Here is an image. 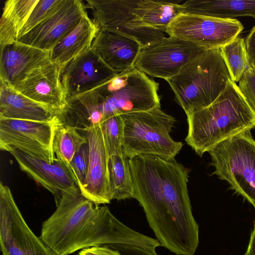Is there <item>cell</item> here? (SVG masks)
<instances>
[{"label":"cell","instance_id":"obj_3","mask_svg":"<svg viewBox=\"0 0 255 255\" xmlns=\"http://www.w3.org/2000/svg\"><path fill=\"white\" fill-rule=\"evenodd\" d=\"M187 122L185 141L202 157L222 141L255 128V113L230 80L213 103L187 115Z\"/></svg>","mask_w":255,"mask_h":255},{"label":"cell","instance_id":"obj_6","mask_svg":"<svg viewBox=\"0 0 255 255\" xmlns=\"http://www.w3.org/2000/svg\"><path fill=\"white\" fill-rule=\"evenodd\" d=\"M208 153L213 174L227 181L255 208V140L251 131L222 141Z\"/></svg>","mask_w":255,"mask_h":255},{"label":"cell","instance_id":"obj_36","mask_svg":"<svg viewBox=\"0 0 255 255\" xmlns=\"http://www.w3.org/2000/svg\"><path fill=\"white\" fill-rule=\"evenodd\" d=\"M244 255H246V254H244Z\"/></svg>","mask_w":255,"mask_h":255},{"label":"cell","instance_id":"obj_14","mask_svg":"<svg viewBox=\"0 0 255 255\" xmlns=\"http://www.w3.org/2000/svg\"><path fill=\"white\" fill-rule=\"evenodd\" d=\"M87 14L80 0H66L52 15L19 37L17 41L50 52L55 45Z\"/></svg>","mask_w":255,"mask_h":255},{"label":"cell","instance_id":"obj_20","mask_svg":"<svg viewBox=\"0 0 255 255\" xmlns=\"http://www.w3.org/2000/svg\"><path fill=\"white\" fill-rule=\"evenodd\" d=\"M59 112L35 101L0 80V117L39 122H52Z\"/></svg>","mask_w":255,"mask_h":255},{"label":"cell","instance_id":"obj_31","mask_svg":"<svg viewBox=\"0 0 255 255\" xmlns=\"http://www.w3.org/2000/svg\"><path fill=\"white\" fill-rule=\"evenodd\" d=\"M248 104L255 113V69L250 66L245 71L238 86Z\"/></svg>","mask_w":255,"mask_h":255},{"label":"cell","instance_id":"obj_34","mask_svg":"<svg viewBox=\"0 0 255 255\" xmlns=\"http://www.w3.org/2000/svg\"><path fill=\"white\" fill-rule=\"evenodd\" d=\"M247 57L250 66L255 69V25L245 39Z\"/></svg>","mask_w":255,"mask_h":255},{"label":"cell","instance_id":"obj_27","mask_svg":"<svg viewBox=\"0 0 255 255\" xmlns=\"http://www.w3.org/2000/svg\"><path fill=\"white\" fill-rule=\"evenodd\" d=\"M232 81L239 82L249 68L245 39L237 37L221 48Z\"/></svg>","mask_w":255,"mask_h":255},{"label":"cell","instance_id":"obj_9","mask_svg":"<svg viewBox=\"0 0 255 255\" xmlns=\"http://www.w3.org/2000/svg\"><path fill=\"white\" fill-rule=\"evenodd\" d=\"M58 118L52 122H39L0 117V149L11 148L53 163L56 157L53 140Z\"/></svg>","mask_w":255,"mask_h":255},{"label":"cell","instance_id":"obj_18","mask_svg":"<svg viewBox=\"0 0 255 255\" xmlns=\"http://www.w3.org/2000/svg\"><path fill=\"white\" fill-rule=\"evenodd\" d=\"M50 62V52L14 41L0 48V80L14 87Z\"/></svg>","mask_w":255,"mask_h":255},{"label":"cell","instance_id":"obj_5","mask_svg":"<svg viewBox=\"0 0 255 255\" xmlns=\"http://www.w3.org/2000/svg\"><path fill=\"white\" fill-rule=\"evenodd\" d=\"M124 124L123 153L128 159L141 155L175 159L183 146L170 136L176 121L161 106L122 115Z\"/></svg>","mask_w":255,"mask_h":255},{"label":"cell","instance_id":"obj_29","mask_svg":"<svg viewBox=\"0 0 255 255\" xmlns=\"http://www.w3.org/2000/svg\"><path fill=\"white\" fill-rule=\"evenodd\" d=\"M65 0H39L20 30L18 38L52 15L64 4Z\"/></svg>","mask_w":255,"mask_h":255},{"label":"cell","instance_id":"obj_7","mask_svg":"<svg viewBox=\"0 0 255 255\" xmlns=\"http://www.w3.org/2000/svg\"><path fill=\"white\" fill-rule=\"evenodd\" d=\"M159 84L134 67L116 75L96 88L104 121L118 115L145 111L160 106Z\"/></svg>","mask_w":255,"mask_h":255},{"label":"cell","instance_id":"obj_17","mask_svg":"<svg viewBox=\"0 0 255 255\" xmlns=\"http://www.w3.org/2000/svg\"><path fill=\"white\" fill-rule=\"evenodd\" d=\"M61 70L59 66L50 62L34 70L12 87L31 99L54 108L59 114L67 103Z\"/></svg>","mask_w":255,"mask_h":255},{"label":"cell","instance_id":"obj_15","mask_svg":"<svg viewBox=\"0 0 255 255\" xmlns=\"http://www.w3.org/2000/svg\"><path fill=\"white\" fill-rule=\"evenodd\" d=\"M116 75L91 49L65 66L61 77L67 100L98 87Z\"/></svg>","mask_w":255,"mask_h":255},{"label":"cell","instance_id":"obj_22","mask_svg":"<svg viewBox=\"0 0 255 255\" xmlns=\"http://www.w3.org/2000/svg\"><path fill=\"white\" fill-rule=\"evenodd\" d=\"M181 5L183 14L222 19L255 18V0H188Z\"/></svg>","mask_w":255,"mask_h":255},{"label":"cell","instance_id":"obj_28","mask_svg":"<svg viewBox=\"0 0 255 255\" xmlns=\"http://www.w3.org/2000/svg\"><path fill=\"white\" fill-rule=\"evenodd\" d=\"M101 124L110 156L123 154L124 124L122 115L110 117Z\"/></svg>","mask_w":255,"mask_h":255},{"label":"cell","instance_id":"obj_21","mask_svg":"<svg viewBox=\"0 0 255 255\" xmlns=\"http://www.w3.org/2000/svg\"><path fill=\"white\" fill-rule=\"evenodd\" d=\"M100 29L93 19L86 14L51 50V62L62 69L72 60L91 49Z\"/></svg>","mask_w":255,"mask_h":255},{"label":"cell","instance_id":"obj_16","mask_svg":"<svg viewBox=\"0 0 255 255\" xmlns=\"http://www.w3.org/2000/svg\"><path fill=\"white\" fill-rule=\"evenodd\" d=\"M8 152L14 157L20 170L50 192L55 201L60 198L63 191L79 188L69 169L56 158L53 163H49L19 149L11 148Z\"/></svg>","mask_w":255,"mask_h":255},{"label":"cell","instance_id":"obj_4","mask_svg":"<svg viewBox=\"0 0 255 255\" xmlns=\"http://www.w3.org/2000/svg\"><path fill=\"white\" fill-rule=\"evenodd\" d=\"M230 80L220 48L205 51L166 81L187 116L213 103Z\"/></svg>","mask_w":255,"mask_h":255},{"label":"cell","instance_id":"obj_30","mask_svg":"<svg viewBox=\"0 0 255 255\" xmlns=\"http://www.w3.org/2000/svg\"><path fill=\"white\" fill-rule=\"evenodd\" d=\"M89 163V148L87 142L77 151L70 164V171L79 187L86 178Z\"/></svg>","mask_w":255,"mask_h":255},{"label":"cell","instance_id":"obj_25","mask_svg":"<svg viewBox=\"0 0 255 255\" xmlns=\"http://www.w3.org/2000/svg\"><path fill=\"white\" fill-rule=\"evenodd\" d=\"M109 167L111 200L134 198V190L129 159L124 153L111 156Z\"/></svg>","mask_w":255,"mask_h":255},{"label":"cell","instance_id":"obj_10","mask_svg":"<svg viewBox=\"0 0 255 255\" xmlns=\"http://www.w3.org/2000/svg\"><path fill=\"white\" fill-rule=\"evenodd\" d=\"M243 29V25L235 18L181 13L168 25L165 33L211 50L221 48L237 37Z\"/></svg>","mask_w":255,"mask_h":255},{"label":"cell","instance_id":"obj_13","mask_svg":"<svg viewBox=\"0 0 255 255\" xmlns=\"http://www.w3.org/2000/svg\"><path fill=\"white\" fill-rule=\"evenodd\" d=\"M89 148V163L86 178L79 187L82 195L95 206L109 204L110 154L107 147L102 124L92 125L83 131Z\"/></svg>","mask_w":255,"mask_h":255},{"label":"cell","instance_id":"obj_32","mask_svg":"<svg viewBox=\"0 0 255 255\" xmlns=\"http://www.w3.org/2000/svg\"><path fill=\"white\" fill-rule=\"evenodd\" d=\"M118 251L122 255H158L155 247L139 246L128 244L108 245Z\"/></svg>","mask_w":255,"mask_h":255},{"label":"cell","instance_id":"obj_26","mask_svg":"<svg viewBox=\"0 0 255 255\" xmlns=\"http://www.w3.org/2000/svg\"><path fill=\"white\" fill-rule=\"evenodd\" d=\"M87 142L86 135L81 134L76 128L58 121L54 131L53 149L56 158L70 171V164L74 155Z\"/></svg>","mask_w":255,"mask_h":255},{"label":"cell","instance_id":"obj_2","mask_svg":"<svg viewBox=\"0 0 255 255\" xmlns=\"http://www.w3.org/2000/svg\"><path fill=\"white\" fill-rule=\"evenodd\" d=\"M56 210L43 223L41 239L58 255L94 246L128 244L158 247L160 243L127 227L106 206H95L80 188L63 191Z\"/></svg>","mask_w":255,"mask_h":255},{"label":"cell","instance_id":"obj_8","mask_svg":"<svg viewBox=\"0 0 255 255\" xmlns=\"http://www.w3.org/2000/svg\"><path fill=\"white\" fill-rule=\"evenodd\" d=\"M0 245L2 255H58L31 230L10 188L0 183Z\"/></svg>","mask_w":255,"mask_h":255},{"label":"cell","instance_id":"obj_35","mask_svg":"<svg viewBox=\"0 0 255 255\" xmlns=\"http://www.w3.org/2000/svg\"><path fill=\"white\" fill-rule=\"evenodd\" d=\"M247 255H255V224L251 234L247 251Z\"/></svg>","mask_w":255,"mask_h":255},{"label":"cell","instance_id":"obj_24","mask_svg":"<svg viewBox=\"0 0 255 255\" xmlns=\"http://www.w3.org/2000/svg\"><path fill=\"white\" fill-rule=\"evenodd\" d=\"M180 1L137 0L133 13L146 25L166 32L170 23L182 13Z\"/></svg>","mask_w":255,"mask_h":255},{"label":"cell","instance_id":"obj_19","mask_svg":"<svg viewBox=\"0 0 255 255\" xmlns=\"http://www.w3.org/2000/svg\"><path fill=\"white\" fill-rule=\"evenodd\" d=\"M142 48L136 40L120 33L100 28L92 49L116 74L133 67Z\"/></svg>","mask_w":255,"mask_h":255},{"label":"cell","instance_id":"obj_11","mask_svg":"<svg viewBox=\"0 0 255 255\" xmlns=\"http://www.w3.org/2000/svg\"><path fill=\"white\" fill-rule=\"evenodd\" d=\"M207 50L169 36L142 47L134 67L150 76L166 80Z\"/></svg>","mask_w":255,"mask_h":255},{"label":"cell","instance_id":"obj_23","mask_svg":"<svg viewBox=\"0 0 255 255\" xmlns=\"http://www.w3.org/2000/svg\"><path fill=\"white\" fill-rule=\"evenodd\" d=\"M39 0H7L0 19V48L16 41Z\"/></svg>","mask_w":255,"mask_h":255},{"label":"cell","instance_id":"obj_12","mask_svg":"<svg viewBox=\"0 0 255 255\" xmlns=\"http://www.w3.org/2000/svg\"><path fill=\"white\" fill-rule=\"evenodd\" d=\"M137 0H87L93 20L100 28L112 30L131 37L142 47L165 36L164 32L148 26L133 13Z\"/></svg>","mask_w":255,"mask_h":255},{"label":"cell","instance_id":"obj_33","mask_svg":"<svg viewBox=\"0 0 255 255\" xmlns=\"http://www.w3.org/2000/svg\"><path fill=\"white\" fill-rule=\"evenodd\" d=\"M78 255H122L117 250L108 245L94 246L83 249Z\"/></svg>","mask_w":255,"mask_h":255},{"label":"cell","instance_id":"obj_1","mask_svg":"<svg viewBox=\"0 0 255 255\" xmlns=\"http://www.w3.org/2000/svg\"><path fill=\"white\" fill-rule=\"evenodd\" d=\"M135 199L160 246L176 255H194L199 227L188 190L190 169L175 159L141 155L129 159Z\"/></svg>","mask_w":255,"mask_h":255}]
</instances>
